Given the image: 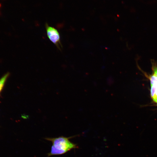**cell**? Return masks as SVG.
<instances>
[{"mask_svg": "<svg viewBox=\"0 0 157 157\" xmlns=\"http://www.w3.org/2000/svg\"><path fill=\"white\" fill-rule=\"evenodd\" d=\"M45 27L49 38L59 50L61 51L63 47L58 30L54 27L49 26L47 23L45 24Z\"/></svg>", "mask_w": 157, "mask_h": 157, "instance_id": "2", "label": "cell"}, {"mask_svg": "<svg viewBox=\"0 0 157 157\" xmlns=\"http://www.w3.org/2000/svg\"><path fill=\"white\" fill-rule=\"evenodd\" d=\"M9 74V73L8 72L0 79V92L2 89L6 81Z\"/></svg>", "mask_w": 157, "mask_h": 157, "instance_id": "4", "label": "cell"}, {"mask_svg": "<svg viewBox=\"0 0 157 157\" xmlns=\"http://www.w3.org/2000/svg\"><path fill=\"white\" fill-rule=\"evenodd\" d=\"M70 137H66L63 136L57 138H46L45 139L51 141L52 145L56 149L58 155L66 153L70 150L75 148L76 145L71 142L69 139Z\"/></svg>", "mask_w": 157, "mask_h": 157, "instance_id": "1", "label": "cell"}, {"mask_svg": "<svg viewBox=\"0 0 157 157\" xmlns=\"http://www.w3.org/2000/svg\"><path fill=\"white\" fill-rule=\"evenodd\" d=\"M22 117L24 119H28L29 118V116L28 115H22Z\"/></svg>", "mask_w": 157, "mask_h": 157, "instance_id": "6", "label": "cell"}, {"mask_svg": "<svg viewBox=\"0 0 157 157\" xmlns=\"http://www.w3.org/2000/svg\"><path fill=\"white\" fill-rule=\"evenodd\" d=\"M151 69L152 71V74L157 77V62L154 60L151 59Z\"/></svg>", "mask_w": 157, "mask_h": 157, "instance_id": "3", "label": "cell"}, {"mask_svg": "<svg viewBox=\"0 0 157 157\" xmlns=\"http://www.w3.org/2000/svg\"><path fill=\"white\" fill-rule=\"evenodd\" d=\"M153 100L157 104V96H156L153 99Z\"/></svg>", "mask_w": 157, "mask_h": 157, "instance_id": "7", "label": "cell"}, {"mask_svg": "<svg viewBox=\"0 0 157 157\" xmlns=\"http://www.w3.org/2000/svg\"><path fill=\"white\" fill-rule=\"evenodd\" d=\"M156 85L155 83L151 86V96L152 99H153L156 95L155 94Z\"/></svg>", "mask_w": 157, "mask_h": 157, "instance_id": "5", "label": "cell"}, {"mask_svg": "<svg viewBox=\"0 0 157 157\" xmlns=\"http://www.w3.org/2000/svg\"><path fill=\"white\" fill-rule=\"evenodd\" d=\"M1 3H0V8L1 7Z\"/></svg>", "mask_w": 157, "mask_h": 157, "instance_id": "8", "label": "cell"}]
</instances>
